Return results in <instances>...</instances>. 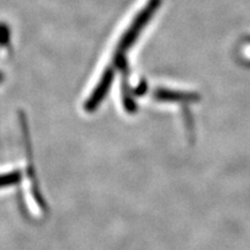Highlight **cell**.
<instances>
[{
    "label": "cell",
    "instance_id": "cell-1",
    "mask_svg": "<svg viewBox=\"0 0 250 250\" xmlns=\"http://www.w3.org/2000/svg\"><path fill=\"white\" fill-rule=\"evenodd\" d=\"M161 0H149L147 4L145 5V7L140 11V13L133 19L129 29L125 31L121 42L118 43V48L116 50V57H115V62H116L117 66H124L125 52H126L127 50L132 46L133 43L136 42L137 37H138L139 34L142 33V30L144 29V27L146 26V23L151 20L153 14L155 13V11L159 8Z\"/></svg>",
    "mask_w": 250,
    "mask_h": 250
},
{
    "label": "cell",
    "instance_id": "cell-2",
    "mask_svg": "<svg viewBox=\"0 0 250 250\" xmlns=\"http://www.w3.org/2000/svg\"><path fill=\"white\" fill-rule=\"evenodd\" d=\"M114 77H115L114 68L108 67L107 70L104 71V73H103L101 79H100L98 86L95 87V89H94L92 95L89 96L88 100H87L85 104V109L87 111L92 112L99 107L100 103L102 102V100L105 98V95H107V93L109 92V88H110L112 80H114Z\"/></svg>",
    "mask_w": 250,
    "mask_h": 250
},
{
    "label": "cell",
    "instance_id": "cell-3",
    "mask_svg": "<svg viewBox=\"0 0 250 250\" xmlns=\"http://www.w3.org/2000/svg\"><path fill=\"white\" fill-rule=\"evenodd\" d=\"M154 95L156 99L161 100V101H192V100H196L197 98L195 94L177 93L167 89L156 90Z\"/></svg>",
    "mask_w": 250,
    "mask_h": 250
},
{
    "label": "cell",
    "instance_id": "cell-4",
    "mask_svg": "<svg viewBox=\"0 0 250 250\" xmlns=\"http://www.w3.org/2000/svg\"><path fill=\"white\" fill-rule=\"evenodd\" d=\"M21 179H22V176H21L20 170H14L11 171V173L1 174L0 175V189L18 184L21 181Z\"/></svg>",
    "mask_w": 250,
    "mask_h": 250
},
{
    "label": "cell",
    "instance_id": "cell-5",
    "mask_svg": "<svg viewBox=\"0 0 250 250\" xmlns=\"http://www.w3.org/2000/svg\"><path fill=\"white\" fill-rule=\"evenodd\" d=\"M9 37H11V31H9L7 24L0 23V46L7 45Z\"/></svg>",
    "mask_w": 250,
    "mask_h": 250
},
{
    "label": "cell",
    "instance_id": "cell-6",
    "mask_svg": "<svg viewBox=\"0 0 250 250\" xmlns=\"http://www.w3.org/2000/svg\"><path fill=\"white\" fill-rule=\"evenodd\" d=\"M2 80H4V76H2V73H1V72H0V83H1Z\"/></svg>",
    "mask_w": 250,
    "mask_h": 250
}]
</instances>
